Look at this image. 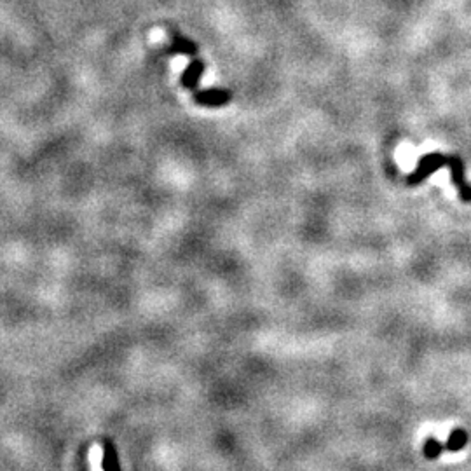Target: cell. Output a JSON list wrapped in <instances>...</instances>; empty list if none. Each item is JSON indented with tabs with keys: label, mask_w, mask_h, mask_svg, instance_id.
Here are the masks:
<instances>
[{
	"label": "cell",
	"mask_w": 471,
	"mask_h": 471,
	"mask_svg": "<svg viewBox=\"0 0 471 471\" xmlns=\"http://www.w3.org/2000/svg\"><path fill=\"white\" fill-rule=\"evenodd\" d=\"M450 157L447 155L439 154V152H433V154H426L419 159L417 162V168L409 175V184L410 185H417L421 184L423 180H426L430 175H433L434 171L440 170V168H445V166H450Z\"/></svg>",
	"instance_id": "cell-1"
},
{
	"label": "cell",
	"mask_w": 471,
	"mask_h": 471,
	"mask_svg": "<svg viewBox=\"0 0 471 471\" xmlns=\"http://www.w3.org/2000/svg\"><path fill=\"white\" fill-rule=\"evenodd\" d=\"M450 178H452L454 187L459 192V198L463 199L464 203H470L471 201V185L468 184V180L464 178V164L461 161V157L452 155L450 159Z\"/></svg>",
	"instance_id": "cell-2"
},
{
	"label": "cell",
	"mask_w": 471,
	"mask_h": 471,
	"mask_svg": "<svg viewBox=\"0 0 471 471\" xmlns=\"http://www.w3.org/2000/svg\"><path fill=\"white\" fill-rule=\"evenodd\" d=\"M195 104L204 105V107H224L231 102V93L227 89H201L194 95Z\"/></svg>",
	"instance_id": "cell-3"
},
{
	"label": "cell",
	"mask_w": 471,
	"mask_h": 471,
	"mask_svg": "<svg viewBox=\"0 0 471 471\" xmlns=\"http://www.w3.org/2000/svg\"><path fill=\"white\" fill-rule=\"evenodd\" d=\"M204 72V61H201V59H194V61L189 63V66L184 70V74H182V86H184L185 89H191V91H194L195 88H198V82L199 79H201V75H203Z\"/></svg>",
	"instance_id": "cell-4"
},
{
	"label": "cell",
	"mask_w": 471,
	"mask_h": 471,
	"mask_svg": "<svg viewBox=\"0 0 471 471\" xmlns=\"http://www.w3.org/2000/svg\"><path fill=\"white\" fill-rule=\"evenodd\" d=\"M173 41H171V46H170V52H173V55H187V56H194L195 52H198V46L194 44L192 41H189V39L182 37V35H178V33H175Z\"/></svg>",
	"instance_id": "cell-5"
},
{
	"label": "cell",
	"mask_w": 471,
	"mask_h": 471,
	"mask_svg": "<svg viewBox=\"0 0 471 471\" xmlns=\"http://www.w3.org/2000/svg\"><path fill=\"white\" fill-rule=\"evenodd\" d=\"M468 440L470 439H468L466 431L457 427V430L450 431L449 440H447V443H445V449L450 450V452H459V450H463L464 447H466Z\"/></svg>",
	"instance_id": "cell-6"
},
{
	"label": "cell",
	"mask_w": 471,
	"mask_h": 471,
	"mask_svg": "<svg viewBox=\"0 0 471 471\" xmlns=\"http://www.w3.org/2000/svg\"><path fill=\"white\" fill-rule=\"evenodd\" d=\"M443 449H445V447H443L439 440L434 439V436H430V439H426V442H424L423 452L424 456H426V459H436V457L442 456Z\"/></svg>",
	"instance_id": "cell-7"
},
{
	"label": "cell",
	"mask_w": 471,
	"mask_h": 471,
	"mask_svg": "<svg viewBox=\"0 0 471 471\" xmlns=\"http://www.w3.org/2000/svg\"><path fill=\"white\" fill-rule=\"evenodd\" d=\"M89 471H104V449L99 445L89 450Z\"/></svg>",
	"instance_id": "cell-8"
}]
</instances>
